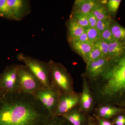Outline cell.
I'll return each mask as SVG.
<instances>
[{
    "instance_id": "1",
    "label": "cell",
    "mask_w": 125,
    "mask_h": 125,
    "mask_svg": "<svg viewBox=\"0 0 125 125\" xmlns=\"http://www.w3.org/2000/svg\"><path fill=\"white\" fill-rule=\"evenodd\" d=\"M52 117L32 94L7 92L0 99V125H46Z\"/></svg>"
},
{
    "instance_id": "2",
    "label": "cell",
    "mask_w": 125,
    "mask_h": 125,
    "mask_svg": "<svg viewBox=\"0 0 125 125\" xmlns=\"http://www.w3.org/2000/svg\"><path fill=\"white\" fill-rule=\"evenodd\" d=\"M96 105L118 106L125 100V53L110 61L101 76L88 82Z\"/></svg>"
},
{
    "instance_id": "3",
    "label": "cell",
    "mask_w": 125,
    "mask_h": 125,
    "mask_svg": "<svg viewBox=\"0 0 125 125\" xmlns=\"http://www.w3.org/2000/svg\"><path fill=\"white\" fill-rule=\"evenodd\" d=\"M51 77V85L61 94L73 93V81L70 73L60 62L50 60L47 62Z\"/></svg>"
},
{
    "instance_id": "4",
    "label": "cell",
    "mask_w": 125,
    "mask_h": 125,
    "mask_svg": "<svg viewBox=\"0 0 125 125\" xmlns=\"http://www.w3.org/2000/svg\"><path fill=\"white\" fill-rule=\"evenodd\" d=\"M17 58L20 61L24 63L43 85L48 87L51 86V77L47 62L26 55L22 53L18 54Z\"/></svg>"
},
{
    "instance_id": "5",
    "label": "cell",
    "mask_w": 125,
    "mask_h": 125,
    "mask_svg": "<svg viewBox=\"0 0 125 125\" xmlns=\"http://www.w3.org/2000/svg\"><path fill=\"white\" fill-rule=\"evenodd\" d=\"M61 93L52 86L43 85L32 95L40 102L52 117L55 116Z\"/></svg>"
},
{
    "instance_id": "6",
    "label": "cell",
    "mask_w": 125,
    "mask_h": 125,
    "mask_svg": "<svg viewBox=\"0 0 125 125\" xmlns=\"http://www.w3.org/2000/svg\"><path fill=\"white\" fill-rule=\"evenodd\" d=\"M18 75L20 92L32 94L43 85L25 65L19 64Z\"/></svg>"
},
{
    "instance_id": "7",
    "label": "cell",
    "mask_w": 125,
    "mask_h": 125,
    "mask_svg": "<svg viewBox=\"0 0 125 125\" xmlns=\"http://www.w3.org/2000/svg\"><path fill=\"white\" fill-rule=\"evenodd\" d=\"M19 64H14L6 66L0 74V88L7 92L20 91L18 72Z\"/></svg>"
},
{
    "instance_id": "8",
    "label": "cell",
    "mask_w": 125,
    "mask_h": 125,
    "mask_svg": "<svg viewBox=\"0 0 125 125\" xmlns=\"http://www.w3.org/2000/svg\"><path fill=\"white\" fill-rule=\"evenodd\" d=\"M82 91L81 93L79 107L82 111L88 115L93 114L96 106V102L87 79L83 76Z\"/></svg>"
},
{
    "instance_id": "9",
    "label": "cell",
    "mask_w": 125,
    "mask_h": 125,
    "mask_svg": "<svg viewBox=\"0 0 125 125\" xmlns=\"http://www.w3.org/2000/svg\"><path fill=\"white\" fill-rule=\"evenodd\" d=\"M80 93L61 94L59 98L55 116H62L79 104Z\"/></svg>"
},
{
    "instance_id": "10",
    "label": "cell",
    "mask_w": 125,
    "mask_h": 125,
    "mask_svg": "<svg viewBox=\"0 0 125 125\" xmlns=\"http://www.w3.org/2000/svg\"><path fill=\"white\" fill-rule=\"evenodd\" d=\"M110 61L104 57L86 65L85 72L82 76L87 79L88 82L93 81L101 76L109 65Z\"/></svg>"
},
{
    "instance_id": "11",
    "label": "cell",
    "mask_w": 125,
    "mask_h": 125,
    "mask_svg": "<svg viewBox=\"0 0 125 125\" xmlns=\"http://www.w3.org/2000/svg\"><path fill=\"white\" fill-rule=\"evenodd\" d=\"M13 15L15 20L20 21L30 13V1L28 0H6Z\"/></svg>"
},
{
    "instance_id": "12",
    "label": "cell",
    "mask_w": 125,
    "mask_h": 125,
    "mask_svg": "<svg viewBox=\"0 0 125 125\" xmlns=\"http://www.w3.org/2000/svg\"><path fill=\"white\" fill-rule=\"evenodd\" d=\"M125 112V108L110 104H101L96 106L94 115L100 118L111 120L117 115Z\"/></svg>"
},
{
    "instance_id": "13",
    "label": "cell",
    "mask_w": 125,
    "mask_h": 125,
    "mask_svg": "<svg viewBox=\"0 0 125 125\" xmlns=\"http://www.w3.org/2000/svg\"><path fill=\"white\" fill-rule=\"evenodd\" d=\"M89 115L81 111L78 106L72 108L62 116L72 125H87Z\"/></svg>"
},
{
    "instance_id": "14",
    "label": "cell",
    "mask_w": 125,
    "mask_h": 125,
    "mask_svg": "<svg viewBox=\"0 0 125 125\" xmlns=\"http://www.w3.org/2000/svg\"><path fill=\"white\" fill-rule=\"evenodd\" d=\"M100 2V0H76L74 2L73 12L88 13Z\"/></svg>"
},
{
    "instance_id": "15",
    "label": "cell",
    "mask_w": 125,
    "mask_h": 125,
    "mask_svg": "<svg viewBox=\"0 0 125 125\" xmlns=\"http://www.w3.org/2000/svg\"><path fill=\"white\" fill-rule=\"evenodd\" d=\"M108 59L109 61L120 57L125 53V42L115 41L109 44Z\"/></svg>"
},
{
    "instance_id": "16",
    "label": "cell",
    "mask_w": 125,
    "mask_h": 125,
    "mask_svg": "<svg viewBox=\"0 0 125 125\" xmlns=\"http://www.w3.org/2000/svg\"><path fill=\"white\" fill-rule=\"evenodd\" d=\"M72 48L85 61L92 51L94 45L76 42H69Z\"/></svg>"
},
{
    "instance_id": "17",
    "label": "cell",
    "mask_w": 125,
    "mask_h": 125,
    "mask_svg": "<svg viewBox=\"0 0 125 125\" xmlns=\"http://www.w3.org/2000/svg\"><path fill=\"white\" fill-rule=\"evenodd\" d=\"M68 41L75 39L85 32V29L70 19L67 25Z\"/></svg>"
},
{
    "instance_id": "18",
    "label": "cell",
    "mask_w": 125,
    "mask_h": 125,
    "mask_svg": "<svg viewBox=\"0 0 125 125\" xmlns=\"http://www.w3.org/2000/svg\"><path fill=\"white\" fill-rule=\"evenodd\" d=\"M110 29L114 38L117 41L125 42V28L116 21L113 19Z\"/></svg>"
},
{
    "instance_id": "19",
    "label": "cell",
    "mask_w": 125,
    "mask_h": 125,
    "mask_svg": "<svg viewBox=\"0 0 125 125\" xmlns=\"http://www.w3.org/2000/svg\"><path fill=\"white\" fill-rule=\"evenodd\" d=\"M96 16L98 20H103L112 17L106 6V4L101 2L96 5L91 11Z\"/></svg>"
},
{
    "instance_id": "20",
    "label": "cell",
    "mask_w": 125,
    "mask_h": 125,
    "mask_svg": "<svg viewBox=\"0 0 125 125\" xmlns=\"http://www.w3.org/2000/svg\"><path fill=\"white\" fill-rule=\"evenodd\" d=\"M70 19L76 22L84 29L89 27L86 14L78 12H72Z\"/></svg>"
},
{
    "instance_id": "21",
    "label": "cell",
    "mask_w": 125,
    "mask_h": 125,
    "mask_svg": "<svg viewBox=\"0 0 125 125\" xmlns=\"http://www.w3.org/2000/svg\"><path fill=\"white\" fill-rule=\"evenodd\" d=\"M0 16L15 20L12 10L7 4L6 0H0Z\"/></svg>"
},
{
    "instance_id": "22",
    "label": "cell",
    "mask_w": 125,
    "mask_h": 125,
    "mask_svg": "<svg viewBox=\"0 0 125 125\" xmlns=\"http://www.w3.org/2000/svg\"><path fill=\"white\" fill-rule=\"evenodd\" d=\"M85 31L90 42L93 45L96 41L101 38V34L96 28L88 27L85 29Z\"/></svg>"
},
{
    "instance_id": "23",
    "label": "cell",
    "mask_w": 125,
    "mask_h": 125,
    "mask_svg": "<svg viewBox=\"0 0 125 125\" xmlns=\"http://www.w3.org/2000/svg\"><path fill=\"white\" fill-rule=\"evenodd\" d=\"M121 0H108L106 6L109 13L111 16L115 15L121 2Z\"/></svg>"
},
{
    "instance_id": "24",
    "label": "cell",
    "mask_w": 125,
    "mask_h": 125,
    "mask_svg": "<svg viewBox=\"0 0 125 125\" xmlns=\"http://www.w3.org/2000/svg\"><path fill=\"white\" fill-rule=\"evenodd\" d=\"M94 45L100 50L104 57L108 59L109 50V44L108 43L101 38L96 41Z\"/></svg>"
},
{
    "instance_id": "25",
    "label": "cell",
    "mask_w": 125,
    "mask_h": 125,
    "mask_svg": "<svg viewBox=\"0 0 125 125\" xmlns=\"http://www.w3.org/2000/svg\"><path fill=\"white\" fill-rule=\"evenodd\" d=\"M104 57L100 50L94 45L93 48L87 58L84 61L86 65L88 64L90 62L97 60L101 57Z\"/></svg>"
},
{
    "instance_id": "26",
    "label": "cell",
    "mask_w": 125,
    "mask_h": 125,
    "mask_svg": "<svg viewBox=\"0 0 125 125\" xmlns=\"http://www.w3.org/2000/svg\"><path fill=\"white\" fill-rule=\"evenodd\" d=\"M113 20L112 17L103 20H97L96 28L101 34L107 29L110 28Z\"/></svg>"
},
{
    "instance_id": "27",
    "label": "cell",
    "mask_w": 125,
    "mask_h": 125,
    "mask_svg": "<svg viewBox=\"0 0 125 125\" xmlns=\"http://www.w3.org/2000/svg\"><path fill=\"white\" fill-rule=\"evenodd\" d=\"M46 125H72L62 116L52 117Z\"/></svg>"
},
{
    "instance_id": "28",
    "label": "cell",
    "mask_w": 125,
    "mask_h": 125,
    "mask_svg": "<svg viewBox=\"0 0 125 125\" xmlns=\"http://www.w3.org/2000/svg\"><path fill=\"white\" fill-rule=\"evenodd\" d=\"M101 38L109 44L115 41L110 28L107 29L101 33Z\"/></svg>"
},
{
    "instance_id": "29",
    "label": "cell",
    "mask_w": 125,
    "mask_h": 125,
    "mask_svg": "<svg viewBox=\"0 0 125 125\" xmlns=\"http://www.w3.org/2000/svg\"><path fill=\"white\" fill-rule=\"evenodd\" d=\"M111 120L114 125H125V112L117 115Z\"/></svg>"
},
{
    "instance_id": "30",
    "label": "cell",
    "mask_w": 125,
    "mask_h": 125,
    "mask_svg": "<svg viewBox=\"0 0 125 125\" xmlns=\"http://www.w3.org/2000/svg\"><path fill=\"white\" fill-rule=\"evenodd\" d=\"M86 15L88 21L89 27L96 28V23L98 20L96 16L91 12L86 14Z\"/></svg>"
},
{
    "instance_id": "31",
    "label": "cell",
    "mask_w": 125,
    "mask_h": 125,
    "mask_svg": "<svg viewBox=\"0 0 125 125\" xmlns=\"http://www.w3.org/2000/svg\"><path fill=\"white\" fill-rule=\"evenodd\" d=\"M70 42H79L87 43H90V44H93L90 42L89 39L88 38L87 34L85 32V31L83 34H81L80 36L78 37L75 39H74L71 41H69Z\"/></svg>"
},
{
    "instance_id": "32",
    "label": "cell",
    "mask_w": 125,
    "mask_h": 125,
    "mask_svg": "<svg viewBox=\"0 0 125 125\" xmlns=\"http://www.w3.org/2000/svg\"><path fill=\"white\" fill-rule=\"evenodd\" d=\"M93 115L95 117L97 121L98 125H114L111 120H106L94 115Z\"/></svg>"
},
{
    "instance_id": "33",
    "label": "cell",
    "mask_w": 125,
    "mask_h": 125,
    "mask_svg": "<svg viewBox=\"0 0 125 125\" xmlns=\"http://www.w3.org/2000/svg\"><path fill=\"white\" fill-rule=\"evenodd\" d=\"M87 125H98L97 121L93 115H90L88 122Z\"/></svg>"
},
{
    "instance_id": "34",
    "label": "cell",
    "mask_w": 125,
    "mask_h": 125,
    "mask_svg": "<svg viewBox=\"0 0 125 125\" xmlns=\"http://www.w3.org/2000/svg\"><path fill=\"white\" fill-rule=\"evenodd\" d=\"M7 93V92L4 90L0 88V99L2 98L4 95Z\"/></svg>"
},
{
    "instance_id": "35",
    "label": "cell",
    "mask_w": 125,
    "mask_h": 125,
    "mask_svg": "<svg viewBox=\"0 0 125 125\" xmlns=\"http://www.w3.org/2000/svg\"><path fill=\"white\" fill-rule=\"evenodd\" d=\"M117 106L122 108H125V100L122 103H121L120 104H119Z\"/></svg>"
}]
</instances>
